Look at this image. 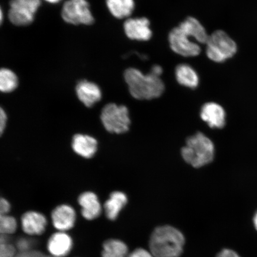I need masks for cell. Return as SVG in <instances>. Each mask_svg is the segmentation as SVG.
<instances>
[{"instance_id":"cell-1","label":"cell","mask_w":257,"mask_h":257,"mask_svg":"<svg viewBox=\"0 0 257 257\" xmlns=\"http://www.w3.org/2000/svg\"><path fill=\"white\" fill-rule=\"evenodd\" d=\"M124 78L131 94L138 99L157 98L165 91V84L160 77L151 73L144 74L131 67L125 70Z\"/></svg>"},{"instance_id":"cell-2","label":"cell","mask_w":257,"mask_h":257,"mask_svg":"<svg viewBox=\"0 0 257 257\" xmlns=\"http://www.w3.org/2000/svg\"><path fill=\"white\" fill-rule=\"evenodd\" d=\"M185 237L176 228L163 226L154 230L150 249L154 257H179L183 252Z\"/></svg>"},{"instance_id":"cell-3","label":"cell","mask_w":257,"mask_h":257,"mask_svg":"<svg viewBox=\"0 0 257 257\" xmlns=\"http://www.w3.org/2000/svg\"><path fill=\"white\" fill-rule=\"evenodd\" d=\"M182 156L194 168H201L213 161L214 146L203 134L198 133L186 141V146L182 149Z\"/></svg>"},{"instance_id":"cell-4","label":"cell","mask_w":257,"mask_h":257,"mask_svg":"<svg viewBox=\"0 0 257 257\" xmlns=\"http://www.w3.org/2000/svg\"><path fill=\"white\" fill-rule=\"evenodd\" d=\"M205 45L208 59L218 63L232 59L237 52L236 42L222 30H217L209 35Z\"/></svg>"},{"instance_id":"cell-5","label":"cell","mask_w":257,"mask_h":257,"mask_svg":"<svg viewBox=\"0 0 257 257\" xmlns=\"http://www.w3.org/2000/svg\"><path fill=\"white\" fill-rule=\"evenodd\" d=\"M100 117L102 124L109 133H124L130 128V114L124 105L108 104L102 108Z\"/></svg>"},{"instance_id":"cell-6","label":"cell","mask_w":257,"mask_h":257,"mask_svg":"<svg viewBox=\"0 0 257 257\" xmlns=\"http://www.w3.org/2000/svg\"><path fill=\"white\" fill-rule=\"evenodd\" d=\"M41 5V0H11L8 13L9 21L18 27L31 24Z\"/></svg>"},{"instance_id":"cell-7","label":"cell","mask_w":257,"mask_h":257,"mask_svg":"<svg viewBox=\"0 0 257 257\" xmlns=\"http://www.w3.org/2000/svg\"><path fill=\"white\" fill-rule=\"evenodd\" d=\"M62 17L66 23L75 25H89L94 22L86 0H67L62 9Z\"/></svg>"},{"instance_id":"cell-8","label":"cell","mask_w":257,"mask_h":257,"mask_svg":"<svg viewBox=\"0 0 257 257\" xmlns=\"http://www.w3.org/2000/svg\"><path fill=\"white\" fill-rule=\"evenodd\" d=\"M169 43L173 52L183 57H196L201 53L200 45L184 33L178 27L173 28L170 31Z\"/></svg>"},{"instance_id":"cell-9","label":"cell","mask_w":257,"mask_h":257,"mask_svg":"<svg viewBox=\"0 0 257 257\" xmlns=\"http://www.w3.org/2000/svg\"><path fill=\"white\" fill-rule=\"evenodd\" d=\"M51 220L57 231L68 232L75 227L76 212L72 205L63 204L57 205L51 214Z\"/></svg>"},{"instance_id":"cell-10","label":"cell","mask_w":257,"mask_h":257,"mask_svg":"<svg viewBox=\"0 0 257 257\" xmlns=\"http://www.w3.org/2000/svg\"><path fill=\"white\" fill-rule=\"evenodd\" d=\"M48 226L47 218L39 211H28L22 215L21 227L26 234L38 236L46 232Z\"/></svg>"},{"instance_id":"cell-11","label":"cell","mask_w":257,"mask_h":257,"mask_svg":"<svg viewBox=\"0 0 257 257\" xmlns=\"http://www.w3.org/2000/svg\"><path fill=\"white\" fill-rule=\"evenodd\" d=\"M73 245V237L68 232L56 231L48 239L47 249L53 257H66L72 252Z\"/></svg>"},{"instance_id":"cell-12","label":"cell","mask_w":257,"mask_h":257,"mask_svg":"<svg viewBox=\"0 0 257 257\" xmlns=\"http://www.w3.org/2000/svg\"><path fill=\"white\" fill-rule=\"evenodd\" d=\"M123 28L125 34L132 40L147 41L152 37L150 22L146 18H128Z\"/></svg>"},{"instance_id":"cell-13","label":"cell","mask_w":257,"mask_h":257,"mask_svg":"<svg viewBox=\"0 0 257 257\" xmlns=\"http://www.w3.org/2000/svg\"><path fill=\"white\" fill-rule=\"evenodd\" d=\"M79 100L86 107H92L101 100L102 92L96 83L86 80H80L76 86Z\"/></svg>"},{"instance_id":"cell-14","label":"cell","mask_w":257,"mask_h":257,"mask_svg":"<svg viewBox=\"0 0 257 257\" xmlns=\"http://www.w3.org/2000/svg\"><path fill=\"white\" fill-rule=\"evenodd\" d=\"M78 202L80 213L86 220H93L100 216L102 207L95 193L90 191L82 193L79 196Z\"/></svg>"},{"instance_id":"cell-15","label":"cell","mask_w":257,"mask_h":257,"mask_svg":"<svg viewBox=\"0 0 257 257\" xmlns=\"http://www.w3.org/2000/svg\"><path fill=\"white\" fill-rule=\"evenodd\" d=\"M72 150L77 155L86 159L94 157L98 149V142L88 135L77 134L72 138Z\"/></svg>"},{"instance_id":"cell-16","label":"cell","mask_w":257,"mask_h":257,"mask_svg":"<svg viewBox=\"0 0 257 257\" xmlns=\"http://www.w3.org/2000/svg\"><path fill=\"white\" fill-rule=\"evenodd\" d=\"M201 117L212 128H222L225 124L226 112L220 104L207 102L202 106Z\"/></svg>"},{"instance_id":"cell-17","label":"cell","mask_w":257,"mask_h":257,"mask_svg":"<svg viewBox=\"0 0 257 257\" xmlns=\"http://www.w3.org/2000/svg\"><path fill=\"white\" fill-rule=\"evenodd\" d=\"M178 27L196 43L206 44L209 35L204 26L197 19L188 17L181 22Z\"/></svg>"},{"instance_id":"cell-18","label":"cell","mask_w":257,"mask_h":257,"mask_svg":"<svg viewBox=\"0 0 257 257\" xmlns=\"http://www.w3.org/2000/svg\"><path fill=\"white\" fill-rule=\"evenodd\" d=\"M175 76L180 85L195 89L200 83V78L196 70L187 64H181L176 67Z\"/></svg>"},{"instance_id":"cell-19","label":"cell","mask_w":257,"mask_h":257,"mask_svg":"<svg viewBox=\"0 0 257 257\" xmlns=\"http://www.w3.org/2000/svg\"><path fill=\"white\" fill-rule=\"evenodd\" d=\"M127 202V198L124 193L119 191L112 192L104 205L105 216L108 219H116Z\"/></svg>"},{"instance_id":"cell-20","label":"cell","mask_w":257,"mask_h":257,"mask_svg":"<svg viewBox=\"0 0 257 257\" xmlns=\"http://www.w3.org/2000/svg\"><path fill=\"white\" fill-rule=\"evenodd\" d=\"M106 5L114 18L122 19L130 17L136 4L134 0H106Z\"/></svg>"},{"instance_id":"cell-21","label":"cell","mask_w":257,"mask_h":257,"mask_svg":"<svg viewBox=\"0 0 257 257\" xmlns=\"http://www.w3.org/2000/svg\"><path fill=\"white\" fill-rule=\"evenodd\" d=\"M127 246L118 239H108L102 245V257H127Z\"/></svg>"},{"instance_id":"cell-22","label":"cell","mask_w":257,"mask_h":257,"mask_svg":"<svg viewBox=\"0 0 257 257\" xmlns=\"http://www.w3.org/2000/svg\"><path fill=\"white\" fill-rule=\"evenodd\" d=\"M18 76L12 70L8 68L0 69V92L11 93L18 88Z\"/></svg>"},{"instance_id":"cell-23","label":"cell","mask_w":257,"mask_h":257,"mask_svg":"<svg viewBox=\"0 0 257 257\" xmlns=\"http://www.w3.org/2000/svg\"><path fill=\"white\" fill-rule=\"evenodd\" d=\"M18 229V222L15 217L10 214L0 213V234H14Z\"/></svg>"},{"instance_id":"cell-24","label":"cell","mask_w":257,"mask_h":257,"mask_svg":"<svg viewBox=\"0 0 257 257\" xmlns=\"http://www.w3.org/2000/svg\"><path fill=\"white\" fill-rule=\"evenodd\" d=\"M8 115L4 109L0 106V137L4 134L8 123Z\"/></svg>"},{"instance_id":"cell-25","label":"cell","mask_w":257,"mask_h":257,"mask_svg":"<svg viewBox=\"0 0 257 257\" xmlns=\"http://www.w3.org/2000/svg\"><path fill=\"white\" fill-rule=\"evenodd\" d=\"M127 257H154V256L151 252L146 249L138 248L128 254Z\"/></svg>"},{"instance_id":"cell-26","label":"cell","mask_w":257,"mask_h":257,"mask_svg":"<svg viewBox=\"0 0 257 257\" xmlns=\"http://www.w3.org/2000/svg\"><path fill=\"white\" fill-rule=\"evenodd\" d=\"M11 211V204L5 198H0V213L9 214Z\"/></svg>"},{"instance_id":"cell-27","label":"cell","mask_w":257,"mask_h":257,"mask_svg":"<svg viewBox=\"0 0 257 257\" xmlns=\"http://www.w3.org/2000/svg\"><path fill=\"white\" fill-rule=\"evenodd\" d=\"M216 257H240L234 250L229 249H224L218 253Z\"/></svg>"},{"instance_id":"cell-28","label":"cell","mask_w":257,"mask_h":257,"mask_svg":"<svg viewBox=\"0 0 257 257\" xmlns=\"http://www.w3.org/2000/svg\"><path fill=\"white\" fill-rule=\"evenodd\" d=\"M150 73L156 76L160 77L163 73L162 67L159 65H154L152 67Z\"/></svg>"},{"instance_id":"cell-29","label":"cell","mask_w":257,"mask_h":257,"mask_svg":"<svg viewBox=\"0 0 257 257\" xmlns=\"http://www.w3.org/2000/svg\"><path fill=\"white\" fill-rule=\"evenodd\" d=\"M3 20H4V14H3L2 9L0 6V26L3 24Z\"/></svg>"},{"instance_id":"cell-30","label":"cell","mask_w":257,"mask_h":257,"mask_svg":"<svg viewBox=\"0 0 257 257\" xmlns=\"http://www.w3.org/2000/svg\"><path fill=\"white\" fill-rule=\"evenodd\" d=\"M44 1L50 3V4H57V3L62 2V0H44Z\"/></svg>"},{"instance_id":"cell-31","label":"cell","mask_w":257,"mask_h":257,"mask_svg":"<svg viewBox=\"0 0 257 257\" xmlns=\"http://www.w3.org/2000/svg\"><path fill=\"white\" fill-rule=\"evenodd\" d=\"M253 224H254L255 229L257 230V211L255 214L254 217H253Z\"/></svg>"}]
</instances>
